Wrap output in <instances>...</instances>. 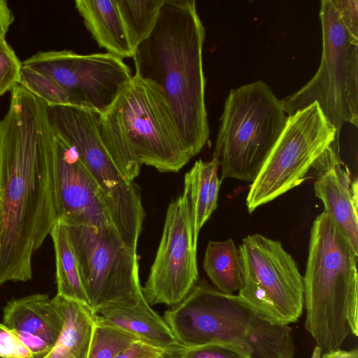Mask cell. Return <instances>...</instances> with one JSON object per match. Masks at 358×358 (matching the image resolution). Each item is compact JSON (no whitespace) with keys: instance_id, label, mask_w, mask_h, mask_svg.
<instances>
[{"instance_id":"1","label":"cell","mask_w":358,"mask_h":358,"mask_svg":"<svg viewBox=\"0 0 358 358\" xmlns=\"http://www.w3.org/2000/svg\"><path fill=\"white\" fill-rule=\"evenodd\" d=\"M46 104L17 85L0 122V285L32 277V258L57 222Z\"/></svg>"},{"instance_id":"2","label":"cell","mask_w":358,"mask_h":358,"mask_svg":"<svg viewBox=\"0 0 358 358\" xmlns=\"http://www.w3.org/2000/svg\"><path fill=\"white\" fill-rule=\"evenodd\" d=\"M205 27L194 0H165L156 24L135 48L134 76L156 85L166 100L191 158L210 130L205 104Z\"/></svg>"},{"instance_id":"3","label":"cell","mask_w":358,"mask_h":358,"mask_svg":"<svg viewBox=\"0 0 358 358\" xmlns=\"http://www.w3.org/2000/svg\"><path fill=\"white\" fill-rule=\"evenodd\" d=\"M99 127L109 155L129 181L138 176L143 164L159 172H178L192 159L158 87L134 75L99 115Z\"/></svg>"},{"instance_id":"4","label":"cell","mask_w":358,"mask_h":358,"mask_svg":"<svg viewBox=\"0 0 358 358\" xmlns=\"http://www.w3.org/2000/svg\"><path fill=\"white\" fill-rule=\"evenodd\" d=\"M358 252L326 211L313 222L303 282L306 330L322 353L358 335Z\"/></svg>"},{"instance_id":"5","label":"cell","mask_w":358,"mask_h":358,"mask_svg":"<svg viewBox=\"0 0 358 358\" xmlns=\"http://www.w3.org/2000/svg\"><path fill=\"white\" fill-rule=\"evenodd\" d=\"M164 319L185 348L227 344L248 358H294L292 328L273 324L238 295L226 294L206 281L196 283Z\"/></svg>"},{"instance_id":"6","label":"cell","mask_w":358,"mask_h":358,"mask_svg":"<svg viewBox=\"0 0 358 358\" xmlns=\"http://www.w3.org/2000/svg\"><path fill=\"white\" fill-rule=\"evenodd\" d=\"M287 120L281 100L263 81L232 89L225 100L213 155L221 168L220 180L252 182Z\"/></svg>"},{"instance_id":"7","label":"cell","mask_w":358,"mask_h":358,"mask_svg":"<svg viewBox=\"0 0 358 358\" xmlns=\"http://www.w3.org/2000/svg\"><path fill=\"white\" fill-rule=\"evenodd\" d=\"M52 129L71 145L99 187L113 225L124 244L137 251L145 211L134 181L122 175L99 133V114L71 106H47Z\"/></svg>"},{"instance_id":"8","label":"cell","mask_w":358,"mask_h":358,"mask_svg":"<svg viewBox=\"0 0 358 358\" xmlns=\"http://www.w3.org/2000/svg\"><path fill=\"white\" fill-rule=\"evenodd\" d=\"M321 62L301 89L281 99L288 116L313 103L336 131L346 123L358 125V38L342 22L332 0L320 2Z\"/></svg>"},{"instance_id":"9","label":"cell","mask_w":358,"mask_h":358,"mask_svg":"<svg viewBox=\"0 0 358 358\" xmlns=\"http://www.w3.org/2000/svg\"><path fill=\"white\" fill-rule=\"evenodd\" d=\"M64 224L93 314L108 305L135 303L143 296L137 251L124 244L113 224Z\"/></svg>"},{"instance_id":"10","label":"cell","mask_w":358,"mask_h":358,"mask_svg":"<svg viewBox=\"0 0 358 358\" xmlns=\"http://www.w3.org/2000/svg\"><path fill=\"white\" fill-rule=\"evenodd\" d=\"M238 250L243 282L238 295L271 323L297 322L303 309V277L280 241L254 234Z\"/></svg>"},{"instance_id":"11","label":"cell","mask_w":358,"mask_h":358,"mask_svg":"<svg viewBox=\"0 0 358 358\" xmlns=\"http://www.w3.org/2000/svg\"><path fill=\"white\" fill-rule=\"evenodd\" d=\"M336 131L317 103L288 116L286 127L255 180L246 206L250 213L299 185Z\"/></svg>"},{"instance_id":"12","label":"cell","mask_w":358,"mask_h":358,"mask_svg":"<svg viewBox=\"0 0 358 358\" xmlns=\"http://www.w3.org/2000/svg\"><path fill=\"white\" fill-rule=\"evenodd\" d=\"M22 64L57 81L69 94L73 106L99 115L110 108L134 76L122 59L108 52L41 51Z\"/></svg>"},{"instance_id":"13","label":"cell","mask_w":358,"mask_h":358,"mask_svg":"<svg viewBox=\"0 0 358 358\" xmlns=\"http://www.w3.org/2000/svg\"><path fill=\"white\" fill-rule=\"evenodd\" d=\"M196 245L180 195L167 208L156 256L142 287L150 306H175L192 290L199 280Z\"/></svg>"},{"instance_id":"14","label":"cell","mask_w":358,"mask_h":358,"mask_svg":"<svg viewBox=\"0 0 358 358\" xmlns=\"http://www.w3.org/2000/svg\"><path fill=\"white\" fill-rule=\"evenodd\" d=\"M52 131V177L58 221L97 228L112 225L103 195L77 152Z\"/></svg>"},{"instance_id":"15","label":"cell","mask_w":358,"mask_h":358,"mask_svg":"<svg viewBox=\"0 0 358 358\" xmlns=\"http://www.w3.org/2000/svg\"><path fill=\"white\" fill-rule=\"evenodd\" d=\"M311 170L316 176L315 194L324 210L358 252L357 180L341 160L339 148L331 143Z\"/></svg>"},{"instance_id":"16","label":"cell","mask_w":358,"mask_h":358,"mask_svg":"<svg viewBox=\"0 0 358 358\" xmlns=\"http://www.w3.org/2000/svg\"><path fill=\"white\" fill-rule=\"evenodd\" d=\"M96 322L122 329L162 350L179 345L170 327L144 296L133 304H110L94 314Z\"/></svg>"},{"instance_id":"17","label":"cell","mask_w":358,"mask_h":358,"mask_svg":"<svg viewBox=\"0 0 358 358\" xmlns=\"http://www.w3.org/2000/svg\"><path fill=\"white\" fill-rule=\"evenodd\" d=\"M75 6L100 48L122 59L133 57L134 49L117 0H76Z\"/></svg>"},{"instance_id":"18","label":"cell","mask_w":358,"mask_h":358,"mask_svg":"<svg viewBox=\"0 0 358 358\" xmlns=\"http://www.w3.org/2000/svg\"><path fill=\"white\" fill-rule=\"evenodd\" d=\"M3 324L13 330L40 336L52 348L64 325V319L48 294H34L8 302Z\"/></svg>"},{"instance_id":"19","label":"cell","mask_w":358,"mask_h":358,"mask_svg":"<svg viewBox=\"0 0 358 358\" xmlns=\"http://www.w3.org/2000/svg\"><path fill=\"white\" fill-rule=\"evenodd\" d=\"M219 168L218 161L213 157L208 162L199 159L185 175L181 196L196 244L201 229L217 206L222 182L218 176Z\"/></svg>"},{"instance_id":"20","label":"cell","mask_w":358,"mask_h":358,"mask_svg":"<svg viewBox=\"0 0 358 358\" xmlns=\"http://www.w3.org/2000/svg\"><path fill=\"white\" fill-rule=\"evenodd\" d=\"M64 319L62 331L44 358H88L94 315L90 308L59 294L52 299Z\"/></svg>"},{"instance_id":"21","label":"cell","mask_w":358,"mask_h":358,"mask_svg":"<svg viewBox=\"0 0 358 358\" xmlns=\"http://www.w3.org/2000/svg\"><path fill=\"white\" fill-rule=\"evenodd\" d=\"M203 268L215 288L226 294L238 291L243 282L239 250L234 241H210L206 249Z\"/></svg>"},{"instance_id":"22","label":"cell","mask_w":358,"mask_h":358,"mask_svg":"<svg viewBox=\"0 0 358 358\" xmlns=\"http://www.w3.org/2000/svg\"><path fill=\"white\" fill-rule=\"evenodd\" d=\"M50 235L52 239L55 256L57 294L89 307L77 258L65 225L58 221Z\"/></svg>"},{"instance_id":"23","label":"cell","mask_w":358,"mask_h":358,"mask_svg":"<svg viewBox=\"0 0 358 358\" xmlns=\"http://www.w3.org/2000/svg\"><path fill=\"white\" fill-rule=\"evenodd\" d=\"M165 0H117L130 43L135 48L152 31Z\"/></svg>"},{"instance_id":"24","label":"cell","mask_w":358,"mask_h":358,"mask_svg":"<svg viewBox=\"0 0 358 358\" xmlns=\"http://www.w3.org/2000/svg\"><path fill=\"white\" fill-rule=\"evenodd\" d=\"M18 85L27 90L47 106H73L71 96L57 81L22 64Z\"/></svg>"},{"instance_id":"25","label":"cell","mask_w":358,"mask_h":358,"mask_svg":"<svg viewBox=\"0 0 358 358\" xmlns=\"http://www.w3.org/2000/svg\"><path fill=\"white\" fill-rule=\"evenodd\" d=\"M137 341L122 329L95 321L88 358H115Z\"/></svg>"},{"instance_id":"26","label":"cell","mask_w":358,"mask_h":358,"mask_svg":"<svg viewBox=\"0 0 358 358\" xmlns=\"http://www.w3.org/2000/svg\"><path fill=\"white\" fill-rule=\"evenodd\" d=\"M22 62L6 41H0V96L18 85Z\"/></svg>"},{"instance_id":"27","label":"cell","mask_w":358,"mask_h":358,"mask_svg":"<svg viewBox=\"0 0 358 358\" xmlns=\"http://www.w3.org/2000/svg\"><path fill=\"white\" fill-rule=\"evenodd\" d=\"M0 357L2 358H34L32 352L15 331L0 323Z\"/></svg>"},{"instance_id":"28","label":"cell","mask_w":358,"mask_h":358,"mask_svg":"<svg viewBox=\"0 0 358 358\" xmlns=\"http://www.w3.org/2000/svg\"><path fill=\"white\" fill-rule=\"evenodd\" d=\"M185 358H248L236 347L227 344H208L185 348Z\"/></svg>"},{"instance_id":"29","label":"cell","mask_w":358,"mask_h":358,"mask_svg":"<svg viewBox=\"0 0 358 358\" xmlns=\"http://www.w3.org/2000/svg\"><path fill=\"white\" fill-rule=\"evenodd\" d=\"M333 3L345 26L358 38V1L332 0Z\"/></svg>"},{"instance_id":"30","label":"cell","mask_w":358,"mask_h":358,"mask_svg":"<svg viewBox=\"0 0 358 358\" xmlns=\"http://www.w3.org/2000/svg\"><path fill=\"white\" fill-rule=\"evenodd\" d=\"M13 331L23 344L32 352L34 358H44L52 348L48 343L38 336L24 331Z\"/></svg>"},{"instance_id":"31","label":"cell","mask_w":358,"mask_h":358,"mask_svg":"<svg viewBox=\"0 0 358 358\" xmlns=\"http://www.w3.org/2000/svg\"><path fill=\"white\" fill-rule=\"evenodd\" d=\"M164 350H165L137 341L121 352L115 358H152Z\"/></svg>"},{"instance_id":"32","label":"cell","mask_w":358,"mask_h":358,"mask_svg":"<svg viewBox=\"0 0 358 358\" xmlns=\"http://www.w3.org/2000/svg\"><path fill=\"white\" fill-rule=\"evenodd\" d=\"M14 21V15L6 1L0 0V41H6V34Z\"/></svg>"},{"instance_id":"33","label":"cell","mask_w":358,"mask_h":358,"mask_svg":"<svg viewBox=\"0 0 358 358\" xmlns=\"http://www.w3.org/2000/svg\"><path fill=\"white\" fill-rule=\"evenodd\" d=\"M321 358H358V350L357 348L350 350L338 349L322 353Z\"/></svg>"},{"instance_id":"34","label":"cell","mask_w":358,"mask_h":358,"mask_svg":"<svg viewBox=\"0 0 358 358\" xmlns=\"http://www.w3.org/2000/svg\"><path fill=\"white\" fill-rule=\"evenodd\" d=\"M185 348L180 345L164 350L152 358H185Z\"/></svg>"},{"instance_id":"35","label":"cell","mask_w":358,"mask_h":358,"mask_svg":"<svg viewBox=\"0 0 358 358\" xmlns=\"http://www.w3.org/2000/svg\"><path fill=\"white\" fill-rule=\"evenodd\" d=\"M322 354V352L321 350L317 346H316L312 353L310 358H321Z\"/></svg>"},{"instance_id":"36","label":"cell","mask_w":358,"mask_h":358,"mask_svg":"<svg viewBox=\"0 0 358 358\" xmlns=\"http://www.w3.org/2000/svg\"><path fill=\"white\" fill-rule=\"evenodd\" d=\"M0 148H1V141H0Z\"/></svg>"},{"instance_id":"37","label":"cell","mask_w":358,"mask_h":358,"mask_svg":"<svg viewBox=\"0 0 358 358\" xmlns=\"http://www.w3.org/2000/svg\"><path fill=\"white\" fill-rule=\"evenodd\" d=\"M0 358H2V357H0Z\"/></svg>"}]
</instances>
